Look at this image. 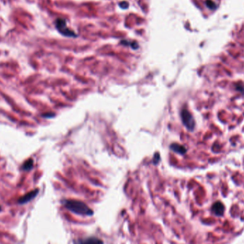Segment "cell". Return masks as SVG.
Listing matches in <instances>:
<instances>
[{
  "label": "cell",
  "mask_w": 244,
  "mask_h": 244,
  "mask_svg": "<svg viewBox=\"0 0 244 244\" xmlns=\"http://www.w3.org/2000/svg\"><path fill=\"white\" fill-rule=\"evenodd\" d=\"M62 203L66 209L75 214L80 216H91L94 211L83 201L74 199H65L62 201Z\"/></svg>",
  "instance_id": "6da1fadb"
},
{
  "label": "cell",
  "mask_w": 244,
  "mask_h": 244,
  "mask_svg": "<svg viewBox=\"0 0 244 244\" xmlns=\"http://www.w3.org/2000/svg\"><path fill=\"white\" fill-rule=\"evenodd\" d=\"M55 26L57 30H58L60 34L63 36L68 37H76L77 35L76 34L74 31L69 30L66 27V20L62 18H58L55 21Z\"/></svg>",
  "instance_id": "7a4b0ae2"
},
{
  "label": "cell",
  "mask_w": 244,
  "mask_h": 244,
  "mask_svg": "<svg viewBox=\"0 0 244 244\" xmlns=\"http://www.w3.org/2000/svg\"><path fill=\"white\" fill-rule=\"evenodd\" d=\"M183 124L189 131H193L195 127V122L193 116L187 109H183L181 113Z\"/></svg>",
  "instance_id": "3957f363"
},
{
  "label": "cell",
  "mask_w": 244,
  "mask_h": 244,
  "mask_svg": "<svg viewBox=\"0 0 244 244\" xmlns=\"http://www.w3.org/2000/svg\"><path fill=\"white\" fill-rule=\"evenodd\" d=\"M39 190L38 189H36L33 191H30V192L26 193V194L23 196L20 197L18 200V203L19 204H25L28 202H30L32 201V199H34L35 197L38 195Z\"/></svg>",
  "instance_id": "277c9868"
},
{
  "label": "cell",
  "mask_w": 244,
  "mask_h": 244,
  "mask_svg": "<svg viewBox=\"0 0 244 244\" xmlns=\"http://www.w3.org/2000/svg\"><path fill=\"white\" fill-rule=\"evenodd\" d=\"M79 244H104V241L97 237H88L79 241Z\"/></svg>",
  "instance_id": "5b68a950"
},
{
  "label": "cell",
  "mask_w": 244,
  "mask_h": 244,
  "mask_svg": "<svg viewBox=\"0 0 244 244\" xmlns=\"http://www.w3.org/2000/svg\"><path fill=\"white\" fill-rule=\"evenodd\" d=\"M212 210L216 216H221L224 214L225 207L221 202L218 201L216 202L212 206Z\"/></svg>",
  "instance_id": "8992f818"
},
{
  "label": "cell",
  "mask_w": 244,
  "mask_h": 244,
  "mask_svg": "<svg viewBox=\"0 0 244 244\" xmlns=\"http://www.w3.org/2000/svg\"><path fill=\"white\" fill-rule=\"evenodd\" d=\"M170 148L173 151L176 152L177 154H181V155L186 153V149L183 146L178 144V143H172Z\"/></svg>",
  "instance_id": "52a82bcc"
},
{
  "label": "cell",
  "mask_w": 244,
  "mask_h": 244,
  "mask_svg": "<svg viewBox=\"0 0 244 244\" xmlns=\"http://www.w3.org/2000/svg\"><path fill=\"white\" fill-rule=\"evenodd\" d=\"M34 167V160L32 158H29L22 166V170L24 172H30Z\"/></svg>",
  "instance_id": "ba28073f"
},
{
  "label": "cell",
  "mask_w": 244,
  "mask_h": 244,
  "mask_svg": "<svg viewBox=\"0 0 244 244\" xmlns=\"http://www.w3.org/2000/svg\"><path fill=\"white\" fill-rule=\"evenodd\" d=\"M41 117L46 118H54V116H55V114L51 113V112H48V113L42 114L41 115Z\"/></svg>",
  "instance_id": "9c48e42d"
},
{
  "label": "cell",
  "mask_w": 244,
  "mask_h": 244,
  "mask_svg": "<svg viewBox=\"0 0 244 244\" xmlns=\"http://www.w3.org/2000/svg\"><path fill=\"white\" fill-rule=\"evenodd\" d=\"M206 5H207V7H209L210 9H213L216 8V5H215L212 1H210V0H207V1H206Z\"/></svg>",
  "instance_id": "30bf717a"
},
{
  "label": "cell",
  "mask_w": 244,
  "mask_h": 244,
  "mask_svg": "<svg viewBox=\"0 0 244 244\" xmlns=\"http://www.w3.org/2000/svg\"><path fill=\"white\" fill-rule=\"evenodd\" d=\"M119 6L121 7H122L123 9H126L127 7H128L129 6V4L126 2H121L119 4Z\"/></svg>",
  "instance_id": "8fae6325"
},
{
  "label": "cell",
  "mask_w": 244,
  "mask_h": 244,
  "mask_svg": "<svg viewBox=\"0 0 244 244\" xmlns=\"http://www.w3.org/2000/svg\"><path fill=\"white\" fill-rule=\"evenodd\" d=\"M130 46L134 49H138V47H139V45H138V44H137L136 41H133V42L130 43Z\"/></svg>",
  "instance_id": "7c38bea8"
},
{
  "label": "cell",
  "mask_w": 244,
  "mask_h": 244,
  "mask_svg": "<svg viewBox=\"0 0 244 244\" xmlns=\"http://www.w3.org/2000/svg\"><path fill=\"white\" fill-rule=\"evenodd\" d=\"M159 160H160L159 154H157V156H156V154L155 156H154V164H157V163L158 162V161H159Z\"/></svg>",
  "instance_id": "4fadbf2b"
},
{
  "label": "cell",
  "mask_w": 244,
  "mask_h": 244,
  "mask_svg": "<svg viewBox=\"0 0 244 244\" xmlns=\"http://www.w3.org/2000/svg\"><path fill=\"white\" fill-rule=\"evenodd\" d=\"M2 210V207H1V206H0V211H1Z\"/></svg>",
  "instance_id": "5bb4252c"
}]
</instances>
